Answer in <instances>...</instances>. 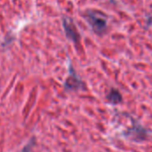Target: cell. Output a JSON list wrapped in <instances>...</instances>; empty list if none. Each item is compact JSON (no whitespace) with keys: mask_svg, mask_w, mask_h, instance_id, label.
<instances>
[{"mask_svg":"<svg viewBox=\"0 0 152 152\" xmlns=\"http://www.w3.org/2000/svg\"><path fill=\"white\" fill-rule=\"evenodd\" d=\"M87 21L93 28L94 31L102 34L107 28V17L104 13L98 11H87Z\"/></svg>","mask_w":152,"mask_h":152,"instance_id":"obj_1","label":"cell"},{"mask_svg":"<svg viewBox=\"0 0 152 152\" xmlns=\"http://www.w3.org/2000/svg\"><path fill=\"white\" fill-rule=\"evenodd\" d=\"M125 134L134 142H142L148 136V133L145 128H143L140 124L136 122L133 124L132 128H130Z\"/></svg>","mask_w":152,"mask_h":152,"instance_id":"obj_2","label":"cell"},{"mask_svg":"<svg viewBox=\"0 0 152 152\" xmlns=\"http://www.w3.org/2000/svg\"><path fill=\"white\" fill-rule=\"evenodd\" d=\"M81 86H83V82H81V80L77 77L75 72H71L65 82V88L67 90H76L80 89Z\"/></svg>","mask_w":152,"mask_h":152,"instance_id":"obj_3","label":"cell"},{"mask_svg":"<svg viewBox=\"0 0 152 152\" xmlns=\"http://www.w3.org/2000/svg\"><path fill=\"white\" fill-rule=\"evenodd\" d=\"M63 26H64V29H65V32H66L67 37L69 39H71L72 41H74V42L77 43L78 41V39H79V35H78V32L77 31L76 28L72 24V22H69L68 19H64V21H63Z\"/></svg>","mask_w":152,"mask_h":152,"instance_id":"obj_4","label":"cell"},{"mask_svg":"<svg viewBox=\"0 0 152 152\" xmlns=\"http://www.w3.org/2000/svg\"><path fill=\"white\" fill-rule=\"evenodd\" d=\"M108 99L111 104H118L122 101V96L118 90L111 89L108 95Z\"/></svg>","mask_w":152,"mask_h":152,"instance_id":"obj_5","label":"cell"},{"mask_svg":"<svg viewBox=\"0 0 152 152\" xmlns=\"http://www.w3.org/2000/svg\"><path fill=\"white\" fill-rule=\"evenodd\" d=\"M33 145H34V139H31L30 141H29V142L28 143H27V145L20 151V152H30L31 151V148L33 147Z\"/></svg>","mask_w":152,"mask_h":152,"instance_id":"obj_6","label":"cell"}]
</instances>
